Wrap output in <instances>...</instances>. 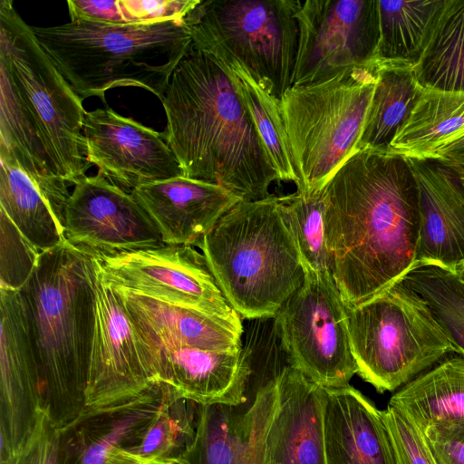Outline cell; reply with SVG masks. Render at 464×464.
I'll list each match as a JSON object with an SVG mask.
<instances>
[{
    "mask_svg": "<svg viewBox=\"0 0 464 464\" xmlns=\"http://www.w3.org/2000/svg\"><path fill=\"white\" fill-rule=\"evenodd\" d=\"M421 88L464 92V0H444L419 61Z\"/></svg>",
    "mask_w": 464,
    "mask_h": 464,
    "instance_id": "f1b7e54d",
    "label": "cell"
},
{
    "mask_svg": "<svg viewBox=\"0 0 464 464\" xmlns=\"http://www.w3.org/2000/svg\"><path fill=\"white\" fill-rule=\"evenodd\" d=\"M456 170L459 172V176L461 177V179H462V180L464 182V169H456Z\"/></svg>",
    "mask_w": 464,
    "mask_h": 464,
    "instance_id": "ee69618b",
    "label": "cell"
},
{
    "mask_svg": "<svg viewBox=\"0 0 464 464\" xmlns=\"http://www.w3.org/2000/svg\"><path fill=\"white\" fill-rule=\"evenodd\" d=\"M382 413L397 464H435L423 436L413 424L390 405Z\"/></svg>",
    "mask_w": 464,
    "mask_h": 464,
    "instance_id": "d590c367",
    "label": "cell"
},
{
    "mask_svg": "<svg viewBox=\"0 0 464 464\" xmlns=\"http://www.w3.org/2000/svg\"><path fill=\"white\" fill-rule=\"evenodd\" d=\"M377 82L358 150H388L419 96L413 64L374 61Z\"/></svg>",
    "mask_w": 464,
    "mask_h": 464,
    "instance_id": "83f0119b",
    "label": "cell"
},
{
    "mask_svg": "<svg viewBox=\"0 0 464 464\" xmlns=\"http://www.w3.org/2000/svg\"><path fill=\"white\" fill-rule=\"evenodd\" d=\"M279 203L304 272L333 276V260L325 238V206L322 190L279 197Z\"/></svg>",
    "mask_w": 464,
    "mask_h": 464,
    "instance_id": "d6a6232c",
    "label": "cell"
},
{
    "mask_svg": "<svg viewBox=\"0 0 464 464\" xmlns=\"http://www.w3.org/2000/svg\"><path fill=\"white\" fill-rule=\"evenodd\" d=\"M295 19L299 34L292 85L374 62L379 41L377 0L299 1Z\"/></svg>",
    "mask_w": 464,
    "mask_h": 464,
    "instance_id": "7c38bea8",
    "label": "cell"
},
{
    "mask_svg": "<svg viewBox=\"0 0 464 464\" xmlns=\"http://www.w3.org/2000/svg\"><path fill=\"white\" fill-rule=\"evenodd\" d=\"M401 280L425 301L456 353L464 356V282L433 264H415Z\"/></svg>",
    "mask_w": 464,
    "mask_h": 464,
    "instance_id": "1f68e13d",
    "label": "cell"
},
{
    "mask_svg": "<svg viewBox=\"0 0 464 464\" xmlns=\"http://www.w3.org/2000/svg\"><path fill=\"white\" fill-rule=\"evenodd\" d=\"M63 232L70 244L93 256L166 245L133 195L100 174L74 185L64 208Z\"/></svg>",
    "mask_w": 464,
    "mask_h": 464,
    "instance_id": "4fadbf2b",
    "label": "cell"
},
{
    "mask_svg": "<svg viewBox=\"0 0 464 464\" xmlns=\"http://www.w3.org/2000/svg\"><path fill=\"white\" fill-rule=\"evenodd\" d=\"M220 290L240 317H275L304 284L301 257L279 197L241 200L198 246Z\"/></svg>",
    "mask_w": 464,
    "mask_h": 464,
    "instance_id": "5b68a950",
    "label": "cell"
},
{
    "mask_svg": "<svg viewBox=\"0 0 464 464\" xmlns=\"http://www.w3.org/2000/svg\"><path fill=\"white\" fill-rule=\"evenodd\" d=\"M326 464H397L382 411L351 385L325 389Z\"/></svg>",
    "mask_w": 464,
    "mask_h": 464,
    "instance_id": "cb8c5ba5",
    "label": "cell"
},
{
    "mask_svg": "<svg viewBox=\"0 0 464 464\" xmlns=\"http://www.w3.org/2000/svg\"><path fill=\"white\" fill-rule=\"evenodd\" d=\"M136 342L150 381L169 385L180 399L201 406L247 401L252 369L243 348L215 352Z\"/></svg>",
    "mask_w": 464,
    "mask_h": 464,
    "instance_id": "ac0fdd59",
    "label": "cell"
},
{
    "mask_svg": "<svg viewBox=\"0 0 464 464\" xmlns=\"http://www.w3.org/2000/svg\"><path fill=\"white\" fill-rule=\"evenodd\" d=\"M0 460L28 442L45 412L19 290L0 288Z\"/></svg>",
    "mask_w": 464,
    "mask_h": 464,
    "instance_id": "9a60e30c",
    "label": "cell"
},
{
    "mask_svg": "<svg viewBox=\"0 0 464 464\" xmlns=\"http://www.w3.org/2000/svg\"><path fill=\"white\" fill-rule=\"evenodd\" d=\"M414 176L420 217L415 264L454 270L464 262V182L433 158L404 157Z\"/></svg>",
    "mask_w": 464,
    "mask_h": 464,
    "instance_id": "d6986e66",
    "label": "cell"
},
{
    "mask_svg": "<svg viewBox=\"0 0 464 464\" xmlns=\"http://www.w3.org/2000/svg\"><path fill=\"white\" fill-rule=\"evenodd\" d=\"M346 313L357 374L380 393L456 353L425 301L401 278Z\"/></svg>",
    "mask_w": 464,
    "mask_h": 464,
    "instance_id": "52a82bcc",
    "label": "cell"
},
{
    "mask_svg": "<svg viewBox=\"0 0 464 464\" xmlns=\"http://www.w3.org/2000/svg\"><path fill=\"white\" fill-rule=\"evenodd\" d=\"M425 441L435 464H464V434L445 442Z\"/></svg>",
    "mask_w": 464,
    "mask_h": 464,
    "instance_id": "ab89813d",
    "label": "cell"
},
{
    "mask_svg": "<svg viewBox=\"0 0 464 464\" xmlns=\"http://www.w3.org/2000/svg\"><path fill=\"white\" fill-rule=\"evenodd\" d=\"M71 21L84 20L106 24H126L120 0L67 1Z\"/></svg>",
    "mask_w": 464,
    "mask_h": 464,
    "instance_id": "f35d334b",
    "label": "cell"
},
{
    "mask_svg": "<svg viewBox=\"0 0 464 464\" xmlns=\"http://www.w3.org/2000/svg\"><path fill=\"white\" fill-rule=\"evenodd\" d=\"M0 223V288L20 290L31 276L41 253L25 239L1 209Z\"/></svg>",
    "mask_w": 464,
    "mask_h": 464,
    "instance_id": "e575fe53",
    "label": "cell"
},
{
    "mask_svg": "<svg viewBox=\"0 0 464 464\" xmlns=\"http://www.w3.org/2000/svg\"><path fill=\"white\" fill-rule=\"evenodd\" d=\"M86 158L98 174L130 192L136 188L183 176L162 133L111 108L85 114Z\"/></svg>",
    "mask_w": 464,
    "mask_h": 464,
    "instance_id": "2e32d148",
    "label": "cell"
},
{
    "mask_svg": "<svg viewBox=\"0 0 464 464\" xmlns=\"http://www.w3.org/2000/svg\"><path fill=\"white\" fill-rule=\"evenodd\" d=\"M94 257L105 279L114 285L242 325L204 255L194 246L164 245Z\"/></svg>",
    "mask_w": 464,
    "mask_h": 464,
    "instance_id": "8fae6325",
    "label": "cell"
},
{
    "mask_svg": "<svg viewBox=\"0 0 464 464\" xmlns=\"http://www.w3.org/2000/svg\"><path fill=\"white\" fill-rule=\"evenodd\" d=\"M131 194L166 245L198 246L217 221L241 201L224 188L184 176L141 185Z\"/></svg>",
    "mask_w": 464,
    "mask_h": 464,
    "instance_id": "ffe728a7",
    "label": "cell"
},
{
    "mask_svg": "<svg viewBox=\"0 0 464 464\" xmlns=\"http://www.w3.org/2000/svg\"><path fill=\"white\" fill-rule=\"evenodd\" d=\"M111 285L127 310L138 342L215 352L243 348L242 325Z\"/></svg>",
    "mask_w": 464,
    "mask_h": 464,
    "instance_id": "603a6c76",
    "label": "cell"
},
{
    "mask_svg": "<svg viewBox=\"0 0 464 464\" xmlns=\"http://www.w3.org/2000/svg\"><path fill=\"white\" fill-rule=\"evenodd\" d=\"M201 0H120L127 24L184 20Z\"/></svg>",
    "mask_w": 464,
    "mask_h": 464,
    "instance_id": "8d00e7d4",
    "label": "cell"
},
{
    "mask_svg": "<svg viewBox=\"0 0 464 464\" xmlns=\"http://www.w3.org/2000/svg\"><path fill=\"white\" fill-rule=\"evenodd\" d=\"M94 259L95 314L85 411L119 405L157 385L141 362L127 310Z\"/></svg>",
    "mask_w": 464,
    "mask_h": 464,
    "instance_id": "5bb4252c",
    "label": "cell"
},
{
    "mask_svg": "<svg viewBox=\"0 0 464 464\" xmlns=\"http://www.w3.org/2000/svg\"><path fill=\"white\" fill-rule=\"evenodd\" d=\"M144 464H183V462L180 457H171L151 459L145 462Z\"/></svg>",
    "mask_w": 464,
    "mask_h": 464,
    "instance_id": "b9f144b4",
    "label": "cell"
},
{
    "mask_svg": "<svg viewBox=\"0 0 464 464\" xmlns=\"http://www.w3.org/2000/svg\"><path fill=\"white\" fill-rule=\"evenodd\" d=\"M0 209L40 253L61 244L64 232L34 180L0 149Z\"/></svg>",
    "mask_w": 464,
    "mask_h": 464,
    "instance_id": "4316f807",
    "label": "cell"
},
{
    "mask_svg": "<svg viewBox=\"0 0 464 464\" xmlns=\"http://www.w3.org/2000/svg\"><path fill=\"white\" fill-rule=\"evenodd\" d=\"M297 0L201 1L184 19L199 51L238 60L280 101L292 86L297 47Z\"/></svg>",
    "mask_w": 464,
    "mask_h": 464,
    "instance_id": "9c48e42d",
    "label": "cell"
},
{
    "mask_svg": "<svg viewBox=\"0 0 464 464\" xmlns=\"http://www.w3.org/2000/svg\"><path fill=\"white\" fill-rule=\"evenodd\" d=\"M0 63L29 111L56 176L68 186L90 167L82 133L86 111L11 0L0 2Z\"/></svg>",
    "mask_w": 464,
    "mask_h": 464,
    "instance_id": "ba28073f",
    "label": "cell"
},
{
    "mask_svg": "<svg viewBox=\"0 0 464 464\" xmlns=\"http://www.w3.org/2000/svg\"><path fill=\"white\" fill-rule=\"evenodd\" d=\"M94 257L64 239L40 254L19 290L44 409L64 430L84 413L95 314Z\"/></svg>",
    "mask_w": 464,
    "mask_h": 464,
    "instance_id": "3957f363",
    "label": "cell"
},
{
    "mask_svg": "<svg viewBox=\"0 0 464 464\" xmlns=\"http://www.w3.org/2000/svg\"><path fill=\"white\" fill-rule=\"evenodd\" d=\"M188 401L172 393L140 440L127 450L147 460L179 457L196 431L198 406L188 408Z\"/></svg>",
    "mask_w": 464,
    "mask_h": 464,
    "instance_id": "836d02e7",
    "label": "cell"
},
{
    "mask_svg": "<svg viewBox=\"0 0 464 464\" xmlns=\"http://www.w3.org/2000/svg\"><path fill=\"white\" fill-rule=\"evenodd\" d=\"M202 52L213 56L231 77L250 112L280 180L291 181L296 186L298 178L287 141L280 101L262 88L248 70L233 56L218 50Z\"/></svg>",
    "mask_w": 464,
    "mask_h": 464,
    "instance_id": "f546056e",
    "label": "cell"
},
{
    "mask_svg": "<svg viewBox=\"0 0 464 464\" xmlns=\"http://www.w3.org/2000/svg\"><path fill=\"white\" fill-rule=\"evenodd\" d=\"M388 405L427 441L445 442L464 434V356L450 353L394 392Z\"/></svg>",
    "mask_w": 464,
    "mask_h": 464,
    "instance_id": "d4e9b609",
    "label": "cell"
},
{
    "mask_svg": "<svg viewBox=\"0 0 464 464\" xmlns=\"http://www.w3.org/2000/svg\"><path fill=\"white\" fill-rule=\"evenodd\" d=\"M172 393L160 382L126 402L85 411L60 431V464H108L121 449L140 440Z\"/></svg>",
    "mask_w": 464,
    "mask_h": 464,
    "instance_id": "44dd1931",
    "label": "cell"
},
{
    "mask_svg": "<svg viewBox=\"0 0 464 464\" xmlns=\"http://www.w3.org/2000/svg\"><path fill=\"white\" fill-rule=\"evenodd\" d=\"M464 138V92L420 89L415 104L388 150L403 157L430 158Z\"/></svg>",
    "mask_w": 464,
    "mask_h": 464,
    "instance_id": "484cf974",
    "label": "cell"
},
{
    "mask_svg": "<svg viewBox=\"0 0 464 464\" xmlns=\"http://www.w3.org/2000/svg\"><path fill=\"white\" fill-rule=\"evenodd\" d=\"M377 82L375 63L292 85L280 99L298 178L296 192L320 191L358 150Z\"/></svg>",
    "mask_w": 464,
    "mask_h": 464,
    "instance_id": "8992f818",
    "label": "cell"
},
{
    "mask_svg": "<svg viewBox=\"0 0 464 464\" xmlns=\"http://www.w3.org/2000/svg\"><path fill=\"white\" fill-rule=\"evenodd\" d=\"M453 271L464 282V262L458 265Z\"/></svg>",
    "mask_w": 464,
    "mask_h": 464,
    "instance_id": "7bdbcfd3",
    "label": "cell"
},
{
    "mask_svg": "<svg viewBox=\"0 0 464 464\" xmlns=\"http://www.w3.org/2000/svg\"><path fill=\"white\" fill-rule=\"evenodd\" d=\"M430 158L452 167L464 169V138L434 151Z\"/></svg>",
    "mask_w": 464,
    "mask_h": 464,
    "instance_id": "60d3db41",
    "label": "cell"
},
{
    "mask_svg": "<svg viewBox=\"0 0 464 464\" xmlns=\"http://www.w3.org/2000/svg\"><path fill=\"white\" fill-rule=\"evenodd\" d=\"M333 276L346 307L378 295L416 263L418 189L406 159L363 149L322 189Z\"/></svg>",
    "mask_w": 464,
    "mask_h": 464,
    "instance_id": "6da1fadb",
    "label": "cell"
},
{
    "mask_svg": "<svg viewBox=\"0 0 464 464\" xmlns=\"http://www.w3.org/2000/svg\"><path fill=\"white\" fill-rule=\"evenodd\" d=\"M278 409L276 377L240 405H198L183 464H266L269 433Z\"/></svg>",
    "mask_w": 464,
    "mask_h": 464,
    "instance_id": "e0dca14e",
    "label": "cell"
},
{
    "mask_svg": "<svg viewBox=\"0 0 464 464\" xmlns=\"http://www.w3.org/2000/svg\"><path fill=\"white\" fill-rule=\"evenodd\" d=\"M39 44L82 99L135 86L162 101L178 64L192 49L185 20L106 24L74 20L32 26Z\"/></svg>",
    "mask_w": 464,
    "mask_h": 464,
    "instance_id": "277c9868",
    "label": "cell"
},
{
    "mask_svg": "<svg viewBox=\"0 0 464 464\" xmlns=\"http://www.w3.org/2000/svg\"><path fill=\"white\" fill-rule=\"evenodd\" d=\"M444 0L377 1L379 41L374 61L415 64Z\"/></svg>",
    "mask_w": 464,
    "mask_h": 464,
    "instance_id": "4dcf8cb0",
    "label": "cell"
},
{
    "mask_svg": "<svg viewBox=\"0 0 464 464\" xmlns=\"http://www.w3.org/2000/svg\"><path fill=\"white\" fill-rule=\"evenodd\" d=\"M278 409L266 464H326L325 389L291 366L276 375Z\"/></svg>",
    "mask_w": 464,
    "mask_h": 464,
    "instance_id": "7402d4cb",
    "label": "cell"
},
{
    "mask_svg": "<svg viewBox=\"0 0 464 464\" xmlns=\"http://www.w3.org/2000/svg\"><path fill=\"white\" fill-rule=\"evenodd\" d=\"M303 285L275 315L289 366L324 389L350 385L357 373L346 306L332 275L306 271Z\"/></svg>",
    "mask_w": 464,
    "mask_h": 464,
    "instance_id": "30bf717a",
    "label": "cell"
},
{
    "mask_svg": "<svg viewBox=\"0 0 464 464\" xmlns=\"http://www.w3.org/2000/svg\"><path fill=\"white\" fill-rule=\"evenodd\" d=\"M162 104V133L183 176L218 185L240 200L273 196L278 172L231 77L206 52L178 64Z\"/></svg>",
    "mask_w": 464,
    "mask_h": 464,
    "instance_id": "7a4b0ae2",
    "label": "cell"
},
{
    "mask_svg": "<svg viewBox=\"0 0 464 464\" xmlns=\"http://www.w3.org/2000/svg\"><path fill=\"white\" fill-rule=\"evenodd\" d=\"M60 430L51 422L47 411L24 447L0 464H60Z\"/></svg>",
    "mask_w": 464,
    "mask_h": 464,
    "instance_id": "74e56055",
    "label": "cell"
}]
</instances>
